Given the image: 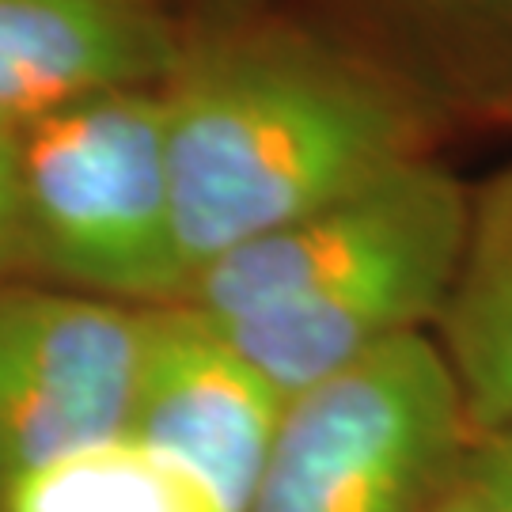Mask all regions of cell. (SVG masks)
Masks as SVG:
<instances>
[{"label":"cell","mask_w":512,"mask_h":512,"mask_svg":"<svg viewBox=\"0 0 512 512\" xmlns=\"http://www.w3.org/2000/svg\"><path fill=\"white\" fill-rule=\"evenodd\" d=\"M164 114L186 281L418 160L421 141L399 88L296 38L186 54L164 84Z\"/></svg>","instance_id":"6da1fadb"},{"label":"cell","mask_w":512,"mask_h":512,"mask_svg":"<svg viewBox=\"0 0 512 512\" xmlns=\"http://www.w3.org/2000/svg\"><path fill=\"white\" fill-rule=\"evenodd\" d=\"M23 258L76 293L133 308L175 304L186 266L175 236L164 88L84 99L19 133Z\"/></svg>","instance_id":"7a4b0ae2"},{"label":"cell","mask_w":512,"mask_h":512,"mask_svg":"<svg viewBox=\"0 0 512 512\" xmlns=\"http://www.w3.org/2000/svg\"><path fill=\"white\" fill-rule=\"evenodd\" d=\"M467 440L452 368L418 330L285 403L247 512H429Z\"/></svg>","instance_id":"3957f363"},{"label":"cell","mask_w":512,"mask_h":512,"mask_svg":"<svg viewBox=\"0 0 512 512\" xmlns=\"http://www.w3.org/2000/svg\"><path fill=\"white\" fill-rule=\"evenodd\" d=\"M148 308L0 289V494L61 456L129 433Z\"/></svg>","instance_id":"277c9868"},{"label":"cell","mask_w":512,"mask_h":512,"mask_svg":"<svg viewBox=\"0 0 512 512\" xmlns=\"http://www.w3.org/2000/svg\"><path fill=\"white\" fill-rule=\"evenodd\" d=\"M471 194L429 160H410L342 202L213 258L179 293V308L228 319L323 293L425 251H459Z\"/></svg>","instance_id":"5b68a950"},{"label":"cell","mask_w":512,"mask_h":512,"mask_svg":"<svg viewBox=\"0 0 512 512\" xmlns=\"http://www.w3.org/2000/svg\"><path fill=\"white\" fill-rule=\"evenodd\" d=\"M285 399L179 304L148 308L129 433L194 475L224 512H247L274 448Z\"/></svg>","instance_id":"8992f818"},{"label":"cell","mask_w":512,"mask_h":512,"mask_svg":"<svg viewBox=\"0 0 512 512\" xmlns=\"http://www.w3.org/2000/svg\"><path fill=\"white\" fill-rule=\"evenodd\" d=\"M186 50L145 0H0V126L126 88H164Z\"/></svg>","instance_id":"52a82bcc"},{"label":"cell","mask_w":512,"mask_h":512,"mask_svg":"<svg viewBox=\"0 0 512 512\" xmlns=\"http://www.w3.org/2000/svg\"><path fill=\"white\" fill-rule=\"evenodd\" d=\"M433 323L471 437L512 429V167L471 194L463 251Z\"/></svg>","instance_id":"ba28073f"},{"label":"cell","mask_w":512,"mask_h":512,"mask_svg":"<svg viewBox=\"0 0 512 512\" xmlns=\"http://www.w3.org/2000/svg\"><path fill=\"white\" fill-rule=\"evenodd\" d=\"M0 512H224L194 475L133 437L61 456L0 494Z\"/></svg>","instance_id":"9c48e42d"},{"label":"cell","mask_w":512,"mask_h":512,"mask_svg":"<svg viewBox=\"0 0 512 512\" xmlns=\"http://www.w3.org/2000/svg\"><path fill=\"white\" fill-rule=\"evenodd\" d=\"M452 486L475 512H512V429L467 440Z\"/></svg>","instance_id":"30bf717a"},{"label":"cell","mask_w":512,"mask_h":512,"mask_svg":"<svg viewBox=\"0 0 512 512\" xmlns=\"http://www.w3.org/2000/svg\"><path fill=\"white\" fill-rule=\"evenodd\" d=\"M23 258V194H19V133L0 126V274Z\"/></svg>","instance_id":"8fae6325"},{"label":"cell","mask_w":512,"mask_h":512,"mask_svg":"<svg viewBox=\"0 0 512 512\" xmlns=\"http://www.w3.org/2000/svg\"><path fill=\"white\" fill-rule=\"evenodd\" d=\"M429 512H475V509H471V501H467V497L459 494L456 486L448 482V490L437 497V505H433Z\"/></svg>","instance_id":"7c38bea8"}]
</instances>
